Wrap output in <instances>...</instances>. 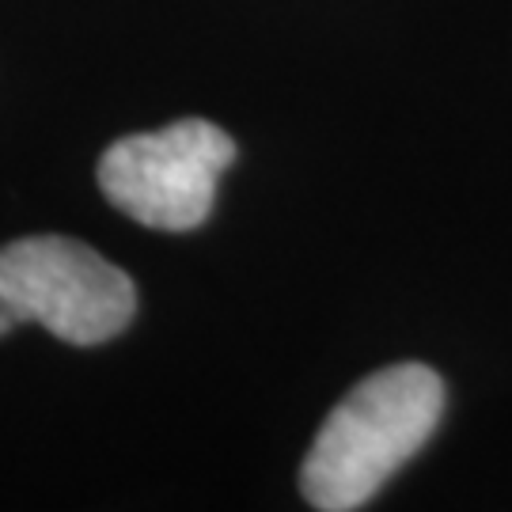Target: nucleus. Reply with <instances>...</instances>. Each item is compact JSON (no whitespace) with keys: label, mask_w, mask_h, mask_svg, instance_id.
Here are the masks:
<instances>
[{"label":"nucleus","mask_w":512,"mask_h":512,"mask_svg":"<svg viewBox=\"0 0 512 512\" xmlns=\"http://www.w3.org/2000/svg\"><path fill=\"white\" fill-rule=\"evenodd\" d=\"M440 414L444 384L433 368L391 365L365 376L311 440L300 467L308 505L319 512L365 509L387 478L425 448Z\"/></svg>","instance_id":"1"},{"label":"nucleus","mask_w":512,"mask_h":512,"mask_svg":"<svg viewBox=\"0 0 512 512\" xmlns=\"http://www.w3.org/2000/svg\"><path fill=\"white\" fill-rule=\"evenodd\" d=\"M236 160V141L213 122L183 118L175 126L122 137L99 160V190L129 220L190 232L205 224L217 198V179Z\"/></svg>","instance_id":"3"},{"label":"nucleus","mask_w":512,"mask_h":512,"mask_svg":"<svg viewBox=\"0 0 512 512\" xmlns=\"http://www.w3.org/2000/svg\"><path fill=\"white\" fill-rule=\"evenodd\" d=\"M137 289L118 266L69 236L0 247V338L42 323L69 346H99L133 323Z\"/></svg>","instance_id":"2"}]
</instances>
